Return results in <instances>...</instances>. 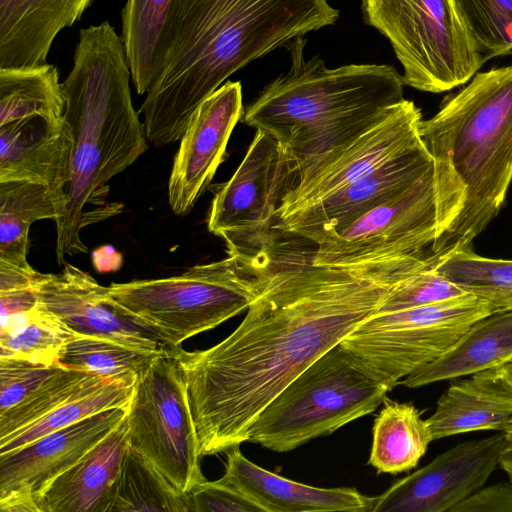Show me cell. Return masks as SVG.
<instances>
[{"label": "cell", "instance_id": "5b68a950", "mask_svg": "<svg viewBox=\"0 0 512 512\" xmlns=\"http://www.w3.org/2000/svg\"><path fill=\"white\" fill-rule=\"evenodd\" d=\"M306 40L287 47L291 64L249 103L241 122L278 140L298 167L299 177L384 119L404 100V79L387 64L327 68L304 57Z\"/></svg>", "mask_w": 512, "mask_h": 512}, {"label": "cell", "instance_id": "1f68e13d", "mask_svg": "<svg viewBox=\"0 0 512 512\" xmlns=\"http://www.w3.org/2000/svg\"><path fill=\"white\" fill-rule=\"evenodd\" d=\"M73 334L58 318L37 305L1 321L0 357L56 364L60 351Z\"/></svg>", "mask_w": 512, "mask_h": 512}, {"label": "cell", "instance_id": "d4e9b609", "mask_svg": "<svg viewBox=\"0 0 512 512\" xmlns=\"http://www.w3.org/2000/svg\"><path fill=\"white\" fill-rule=\"evenodd\" d=\"M180 1L126 0L121 11V36L132 83L140 95L150 90L161 72Z\"/></svg>", "mask_w": 512, "mask_h": 512}, {"label": "cell", "instance_id": "8d00e7d4", "mask_svg": "<svg viewBox=\"0 0 512 512\" xmlns=\"http://www.w3.org/2000/svg\"><path fill=\"white\" fill-rule=\"evenodd\" d=\"M60 367L0 357V414L24 400Z\"/></svg>", "mask_w": 512, "mask_h": 512}, {"label": "cell", "instance_id": "ee69618b", "mask_svg": "<svg viewBox=\"0 0 512 512\" xmlns=\"http://www.w3.org/2000/svg\"><path fill=\"white\" fill-rule=\"evenodd\" d=\"M496 369L501 379L512 391V360Z\"/></svg>", "mask_w": 512, "mask_h": 512}, {"label": "cell", "instance_id": "d6986e66", "mask_svg": "<svg viewBox=\"0 0 512 512\" xmlns=\"http://www.w3.org/2000/svg\"><path fill=\"white\" fill-rule=\"evenodd\" d=\"M72 146L64 116H36L0 125V182L32 181L66 190Z\"/></svg>", "mask_w": 512, "mask_h": 512}, {"label": "cell", "instance_id": "d590c367", "mask_svg": "<svg viewBox=\"0 0 512 512\" xmlns=\"http://www.w3.org/2000/svg\"><path fill=\"white\" fill-rule=\"evenodd\" d=\"M466 294L436 269L434 258L430 265L392 285L376 313L400 311Z\"/></svg>", "mask_w": 512, "mask_h": 512}, {"label": "cell", "instance_id": "f35d334b", "mask_svg": "<svg viewBox=\"0 0 512 512\" xmlns=\"http://www.w3.org/2000/svg\"><path fill=\"white\" fill-rule=\"evenodd\" d=\"M450 512H512V483L500 482L482 487Z\"/></svg>", "mask_w": 512, "mask_h": 512}, {"label": "cell", "instance_id": "ba28073f", "mask_svg": "<svg viewBox=\"0 0 512 512\" xmlns=\"http://www.w3.org/2000/svg\"><path fill=\"white\" fill-rule=\"evenodd\" d=\"M363 18L390 42L405 85L440 93L467 83L485 63L451 0H361Z\"/></svg>", "mask_w": 512, "mask_h": 512}, {"label": "cell", "instance_id": "f1b7e54d", "mask_svg": "<svg viewBox=\"0 0 512 512\" xmlns=\"http://www.w3.org/2000/svg\"><path fill=\"white\" fill-rule=\"evenodd\" d=\"M169 350L143 351L111 340L74 333L60 351L57 363L134 386L151 363Z\"/></svg>", "mask_w": 512, "mask_h": 512}, {"label": "cell", "instance_id": "44dd1931", "mask_svg": "<svg viewBox=\"0 0 512 512\" xmlns=\"http://www.w3.org/2000/svg\"><path fill=\"white\" fill-rule=\"evenodd\" d=\"M128 446L126 416L35 498L38 512H110Z\"/></svg>", "mask_w": 512, "mask_h": 512}, {"label": "cell", "instance_id": "74e56055", "mask_svg": "<svg viewBox=\"0 0 512 512\" xmlns=\"http://www.w3.org/2000/svg\"><path fill=\"white\" fill-rule=\"evenodd\" d=\"M191 512H263L242 493L217 481L197 485L190 493Z\"/></svg>", "mask_w": 512, "mask_h": 512}, {"label": "cell", "instance_id": "603a6c76", "mask_svg": "<svg viewBox=\"0 0 512 512\" xmlns=\"http://www.w3.org/2000/svg\"><path fill=\"white\" fill-rule=\"evenodd\" d=\"M453 381L426 419L433 441L481 430L503 431L512 417V391L489 369Z\"/></svg>", "mask_w": 512, "mask_h": 512}, {"label": "cell", "instance_id": "836d02e7", "mask_svg": "<svg viewBox=\"0 0 512 512\" xmlns=\"http://www.w3.org/2000/svg\"><path fill=\"white\" fill-rule=\"evenodd\" d=\"M135 387L107 381L88 394L72 399L28 427L0 440V455L10 453L55 430L61 429L101 411L128 407Z\"/></svg>", "mask_w": 512, "mask_h": 512}, {"label": "cell", "instance_id": "7a4b0ae2", "mask_svg": "<svg viewBox=\"0 0 512 512\" xmlns=\"http://www.w3.org/2000/svg\"><path fill=\"white\" fill-rule=\"evenodd\" d=\"M339 16L327 0H181L161 72L140 107L147 140H180L198 105L230 75Z\"/></svg>", "mask_w": 512, "mask_h": 512}, {"label": "cell", "instance_id": "7402d4cb", "mask_svg": "<svg viewBox=\"0 0 512 512\" xmlns=\"http://www.w3.org/2000/svg\"><path fill=\"white\" fill-rule=\"evenodd\" d=\"M93 0H0V68L47 63L53 41Z\"/></svg>", "mask_w": 512, "mask_h": 512}, {"label": "cell", "instance_id": "cb8c5ba5", "mask_svg": "<svg viewBox=\"0 0 512 512\" xmlns=\"http://www.w3.org/2000/svg\"><path fill=\"white\" fill-rule=\"evenodd\" d=\"M512 360V309L476 321L437 359L405 377L401 384L422 387L494 369Z\"/></svg>", "mask_w": 512, "mask_h": 512}, {"label": "cell", "instance_id": "6da1fadb", "mask_svg": "<svg viewBox=\"0 0 512 512\" xmlns=\"http://www.w3.org/2000/svg\"><path fill=\"white\" fill-rule=\"evenodd\" d=\"M286 244L273 245L265 284L233 333L206 350L174 349L202 456L247 442L263 410L406 276L315 265Z\"/></svg>", "mask_w": 512, "mask_h": 512}, {"label": "cell", "instance_id": "7bdbcfd3", "mask_svg": "<svg viewBox=\"0 0 512 512\" xmlns=\"http://www.w3.org/2000/svg\"><path fill=\"white\" fill-rule=\"evenodd\" d=\"M502 432L504 434V444L499 466L504 470L509 481L512 483V417Z\"/></svg>", "mask_w": 512, "mask_h": 512}, {"label": "cell", "instance_id": "b9f144b4", "mask_svg": "<svg viewBox=\"0 0 512 512\" xmlns=\"http://www.w3.org/2000/svg\"><path fill=\"white\" fill-rule=\"evenodd\" d=\"M92 259L93 265L99 272L115 271L122 265V255L109 245L94 250Z\"/></svg>", "mask_w": 512, "mask_h": 512}, {"label": "cell", "instance_id": "ffe728a7", "mask_svg": "<svg viewBox=\"0 0 512 512\" xmlns=\"http://www.w3.org/2000/svg\"><path fill=\"white\" fill-rule=\"evenodd\" d=\"M226 455L225 473L218 481L242 493L263 512H372L376 497L355 488H320L287 479L248 460L239 446Z\"/></svg>", "mask_w": 512, "mask_h": 512}, {"label": "cell", "instance_id": "d6a6232c", "mask_svg": "<svg viewBox=\"0 0 512 512\" xmlns=\"http://www.w3.org/2000/svg\"><path fill=\"white\" fill-rule=\"evenodd\" d=\"M107 381L110 380L92 372L61 366L24 400L0 414V440Z\"/></svg>", "mask_w": 512, "mask_h": 512}, {"label": "cell", "instance_id": "3957f363", "mask_svg": "<svg viewBox=\"0 0 512 512\" xmlns=\"http://www.w3.org/2000/svg\"><path fill=\"white\" fill-rule=\"evenodd\" d=\"M124 42L104 21L79 31L73 66L62 82L64 118L73 138L68 203L56 223V256L86 253L82 229L119 209L108 205L107 182L147 149L144 125L134 109Z\"/></svg>", "mask_w": 512, "mask_h": 512}, {"label": "cell", "instance_id": "f546056e", "mask_svg": "<svg viewBox=\"0 0 512 512\" xmlns=\"http://www.w3.org/2000/svg\"><path fill=\"white\" fill-rule=\"evenodd\" d=\"M191 512L189 494L176 489L138 451L128 446L110 512Z\"/></svg>", "mask_w": 512, "mask_h": 512}, {"label": "cell", "instance_id": "4316f807", "mask_svg": "<svg viewBox=\"0 0 512 512\" xmlns=\"http://www.w3.org/2000/svg\"><path fill=\"white\" fill-rule=\"evenodd\" d=\"M433 437L413 403L385 398L374 420L368 464L378 473L399 474L415 468Z\"/></svg>", "mask_w": 512, "mask_h": 512}, {"label": "cell", "instance_id": "ac0fdd59", "mask_svg": "<svg viewBox=\"0 0 512 512\" xmlns=\"http://www.w3.org/2000/svg\"><path fill=\"white\" fill-rule=\"evenodd\" d=\"M38 305L77 334L99 337L149 352L169 350L155 334L128 317L89 273L64 263L56 274L41 273Z\"/></svg>", "mask_w": 512, "mask_h": 512}, {"label": "cell", "instance_id": "277c9868", "mask_svg": "<svg viewBox=\"0 0 512 512\" xmlns=\"http://www.w3.org/2000/svg\"><path fill=\"white\" fill-rule=\"evenodd\" d=\"M433 162L440 256L471 247L501 210L512 182V63L477 72L420 123Z\"/></svg>", "mask_w": 512, "mask_h": 512}, {"label": "cell", "instance_id": "9a60e30c", "mask_svg": "<svg viewBox=\"0 0 512 512\" xmlns=\"http://www.w3.org/2000/svg\"><path fill=\"white\" fill-rule=\"evenodd\" d=\"M422 120L412 101L404 99L395 105L353 142L300 175L284 197L277 220L357 181L420 142Z\"/></svg>", "mask_w": 512, "mask_h": 512}, {"label": "cell", "instance_id": "2e32d148", "mask_svg": "<svg viewBox=\"0 0 512 512\" xmlns=\"http://www.w3.org/2000/svg\"><path fill=\"white\" fill-rule=\"evenodd\" d=\"M503 444L502 431L459 443L377 496L372 512H450L485 485Z\"/></svg>", "mask_w": 512, "mask_h": 512}, {"label": "cell", "instance_id": "5bb4252c", "mask_svg": "<svg viewBox=\"0 0 512 512\" xmlns=\"http://www.w3.org/2000/svg\"><path fill=\"white\" fill-rule=\"evenodd\" d=\"M128 407L101 411L0 455V511L38 512L35 498L115 429Z\"/></svg>", "mask_w": 512, "mask_h": 512}, {"label": "cell", "instance_id": "8fae6325", "mask_svg": "<svg viewBox=\"0 0 512 512\" xmlns=\"http://www.w3.org/2000/svg\"><path fill=\"white\" fill-rule=\"evenodd\" d=\"M438 237L433 172L375 207L332 240L316 245L312 262L337 268H407L426 264Z\"/></svg>", "mask_w": 512, "mask_h": 512}, {"label": "cell", "instance_id": "4fadbf2b", "mask_svg": "<svg viewBox=\"0 0 512 512\" xmlns=\"http://www.w3.org/2000/svg\"><path fill=\"white\" fill-rule=\"evenodd\" d=\"M432 172V159L421 140L357 181L279 218L275 230L315 246L328 242L370 210L408 191Z\"/></svg>", "mask_w": 512, "mask_h": 512}, {"label": "cell", "instance_id": "4dcf8cb0", "mask_svg": "<svg viewBox=\"0 0 512 512\" xmlns=\"http://www.w3.org/2000/svg\"><path fill=\"white\" fill-rule=\"evenodd\" d=\"M433 257L436 269L466 293L512 309V260L479 256L471 247Z\"/></svg>", "mask_w": 512, "mask_h": 512}, {"label": "cell", "instance_id": "484cf974", "mask_svg": "<svg viewBox=\"0 0 512 512\" xmlns=\"http://www.w3.org/2000/svg\"><path fill=\"white\" fill-rule=\"evenodd\" d=\"M66 190L32 181L0 182V260L28 268L29 229L43 219L61 218L67 207Z\"/></svg>", "mask_w": 512, "mask_h": 512}, {"label": "cell", "instance_id": "30bf717a", "mask_svg": "<svg viewBox=\"0 0 512 512\" xmlns=\"http://www.w3.org/2000/svg\"><path fill=\"white\" fill-rule=\"evenodd\" d=\"M298 181V167L278 140L256 129L238 168L214 194L208 230L224 239L228 254L271 249L282 201Z\"/></svg>", "mask_w": 512, "mask_h": 512}, {"label": "cell", "instance_id": "83f0119b", "mask_svg": "<svg viewBox=\"0 0 512 512\" xmlns=\"http://www.w3.org/2000/svg\"><path fill=\"white\" fill-rule=\"evenodd\" d=\"M55 65L0 68V125L44 117L62 118L66 95Z\"/></svg>", "mask_w": 512, "mask_h": 512}, {"label": "cell", "instance_id": "7c38bea8", "mask_svg": "<svg viewBox=\"0 0 512 512\" xmlns=\"http://www.w3.org/2000/svg\"><path fill=\"white\" fill-rule=\"evenodd\" d=\"M129 446L179 491L204 482L199 441L174 349L159 355L137 382L128 407Z\"/></svg>", "mask_w": 512, "mask_h": 512}, {"label": "cell", "instance_id": "e575fe53", "mask_svg": "<svg viewBox=\"0 0 512 512\" xmlns=\"http://www.w3.org/2000/svg\"><path fill=\"white\" fill-rule=\"evenodd\" d=\"M484 62L512 54V0H451Z\"/></svg>", "mask_w": 512, "mask_h": 512}, {"label": "cell", "instance_id": "8992f818", "mask_svg": "<svg viewBox=\"0 0 512 512\" xmlns=\"http://www.w3.org/2000/svg\"><path fill=\"white\" fill-rule=\"evenodd\" d=\"M271 249L228 254L178 276L112 283L109 294L128 317L176 349L248 309L265 284Z\"/></svg>", "mask_w": 512, "mask_h": 512}, {"label": "cell", "instance_id": "60d3db41", "mask_svg": "<svg viewBox=\"0 0 512 512\" xmlns=\"http://www.w3.org/2000/svg\"><path fill=\"white\" fill-rule=\"evenodd\" d=\"M38 299L35 289L27 288L0 292V320L25 313L37 307Z\"/></svg>", "mask_w": 512, "mask_h": 512}, {"label": "cell", "instance_id": "52a82bcc", "mask_svg": "<svg viewBox=\"0 0 512 512\" xmlns=\"http://www.w3.org/2000/svg\"><path fill=\"white\" fill-rule=\"evenodd\" d=\"M394 387L340 343L296 377L259 415L248 441L288 452L374 412Z\"/></svg>", "mask_w": 512, "mask_h": 512}, {"label": "cell", "instance_id": "e0dca14e", "mask_svg": "<svg viewBox=\"0 0 512 512\" xmlns=\"http://www.w3.org/2000/svg\"><path fill=\"white\" fill-rule=\"evenodd\" d=\"M243 112L241 83L226 81L191 115L168 181V202L176 215H187L210 184Z\"/></svg>", "mask_w": 512, "mask_h": 512}, {"label": "cell", "instance_id": "ab89813d", "mask_svg": "<svg viewBox=\"0 0 512 512\" xmlns=\"http://www.w3.org/2000/svg\"><path fill=\"white\" fill-rule=\"evenodd\" d=\"M40 276L32 266L22 268L0 260V292L33 288Z\"/></svg>", "mask_w": 512, "mask_h": 512}, {"label": "cell", "instance_id": "9c48e42d", "mask_svg": "<svg viewBox=\"0 0 512 512\" xmlns=\"http://www.w3.org/2000/svg\"><path fill=\"white\" fill-rule=\"evenodd\" d=\"M500 309L472 294L376 313L340 344L395 387L450 349L479 319Z\"/></svg>", "mask_w": 512, "mask_h": 512}]
</instances>
